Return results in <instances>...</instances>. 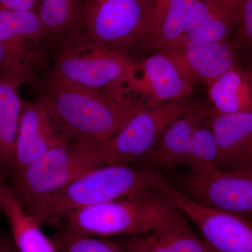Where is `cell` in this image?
I'll use <instances>...</instances> for the list:
<instances>
[{"label":"cell","instance_id":"6da1fadb","mask_svg":"<svg viewBox=\"0 0 252 252\" xmlns=\"http://www.w3.org/2000/svg\"><path fill=\"white\" fill-rule=\"evenodd\" d=\"M39 101L71 144H96L117 134L144 107L49 74Z\"/></svg>","mask_w":252,"mask_h":252},{"label":"cell","instance_id":"7a4b0ae2","mask_svg":"<svg viewBox=\"0 0 252 252\" xmlns=\"http://www.w3.org/2000/svg\"><path fill=\"white\" fill-rule=\"evenodd\" d=\"M172 187L165 176L151 167L104 165L83 174L26 212L41 225H52L59 229L63 218L75 210L149 189L168 194Z\"/></svg>","mask_w":252,"mask_h":252},{"label":"cell","instance_id":"3957f363","mask_svg":"<svg viewBox=\"0 0 252 252\" xmlns=\"http://www.w3.org/2000/svg\"><path fill=\"white\" fill-rule=\"evenodd\" d=\"M178 212L167 194L149 189L70 212L63 218L62 227L97 238L135 236L153 231Z\"/></svg>","mask_w":252,"mask_h":252},{"label":"cell","instance_id":"277c9868","mask_svg":"<svg viewBox=\"0 0 252 252\" xmlns=\"http://www.w3.org/2000/svg\"><path fill=\"white\" fill-rule=\"evenodd\" d=\"M156 3L152 0H84L80 22L70 36L133 58L149 51Z\"/></svg>","mask_w":252,"mask_h":252},{"label":"cell","instance_id":"5b68a950","mask_svg":"<svg viewBox=\"0 0 252 252\" xmlns=\"http://www.w3.org/2000/svg\"><path fill=\"white\" fill-rule=\"evenodd\" d=\"M137 61L122 52L70 36L58 44L50 74L126 102L127 83Z\"/></svg>","mask_w":252,"mask_h":252},{"label":"cell","instance_id":"8992f818","mask_svg":"<svg viewBox=\"0 0 252 252\" xmlns=\"http://www.w3.org/2000/svg\"><path fill=\"white\" fill-rule=\"evenodd\" d=\"M192 105L186 98L141 109L110 138L84 144L91 165L96 168L146 161L164 130Z\"/></svg>","mask_w":252,"mask_h":252},{"label":"cell","instance_id":"52a82bcc","mask_svg":"<svg viewBox=\"0 0 252 252\" xmlns=\"http://www.w3.org/2000/svg\"><path fill=\"white\" fill-rule=\"evenodd\" d=\"M93 169L84 146L61 144L16 173L13 189L28 211Z\"/></svg>","mask_w":252,"mask_h":252},{"label":"cell","instance_id":"ba28073f","mask_svg":"<svg viewBox=\"0 0 252 252\" xmlns=\"http://www.w3.org/2000/svg\"><path fill=\"white\" fill-rule=\"evenodd\" d=\"M168 195L176 207L195 223L214 251L252 252L251 221L194 203L173 186Z\"/></svg>","mask_w":252,"mask_h":252},{"label":"cell","instance_id":"9c48e42d","mask_svg":"<svg viewBox=\"0 0 252 252\" xmlns=\"http://www.w3.org/2000/svg\"><path fill=\"white\" fill-rule=\"evenodd\" d=\"M182 189L194 203L246 219L252 223V176L220 172L180 177Z\"/></svg>","mask_w":252,"mask_h":252},{"label":"cell","instance_id":"30bf717a","mask_svg":"<svg viewBox=\"0 0 252 252\" xmlns=\"http://www.w3.org/2000/svg\"><path fill=\"white\" fill-rule=\"evenodd\" d=\"M192 89L172 60L162 51H156L137 62L126 94L132 102L149 107L186 99Z\"/></svg>","mask_w":252,"mask_h":252},{"label":"cell","instance_id":"8fae6325","mask_svg":"<svg viewBox=\"0 0 252 252\" xmlns=\"http://www.w3.org/2000/svg\"><path fill=\"white\" fill-rule=\"evenodd\" d=\"M51 38L37 12L0 6V41L18 86L32 79L31 63L37 59L39 44Z\"/></svg>","mask_w":252,"mask_h":252},{"label":"cell","instance_id":"7c38bea8","mask_svg":"<svg viewBox=\"0 0 252 252\" xmlns=\"http://www.w3.org/2000/svg\"><path fill=\"white\" fill-rule=\"evenodd\" d=\"M162 51L192 86L199 84L209 86L239 65L238 54L230 42L180 41Z\"/></svg>","mask_w":252,"mask_h":252},{"label":"cell","instance_id":"4fadbf2b","mask_svg":"<svg viewBox=\"0 0 252 252\" xmlns=\"http://www.w3.org/2000/svg\"><path fill=\"white\" fill-rule=\"evenodd\" d=\"M66 143L70 142L39 99L24 102L15 148V172H21L49 149Z\"/></svg>","mask_w":252,"mask_h":252},{"label":"cell","instance_id":"5bb4252c","mask_svg":"<svg viewBox=\"0 0 252 252\" xmlns=\"http://www.w3.org/2000/svg\"><path fill=\"white\" fill-rule=\"evenodd\" d=\"M210 117L218 144L219 169L241 171L252 160V112L220 114L211 108Z\"/></svg>","mask_w":252,"mask_h":252},{"label":"cell","instance_id":"9a60e30c","mask_svg":"<svg viewBox=\"0 0 252 252\" xmlns=\"http://www.w3.org/2000/svg\"><path fill=\"white\" fill-rule=\"evenodd\" d=\"M122 244L125 252H216L192 230L180 210L153 231L129 236Z\"/></svg>","mask_w":252,"mask_h":252},{"label":"cell","instance_id":"2e32d148","mask_svg":"<svg viewBox=\"0 0 252 252\" xmlns=\"http://www.w3.org/2000/svg\"><path fill=\"white\" fill-rule=\"evenodd\" d=\"M236 10L220 0H195L180 41L230 42Z\"/></svg>","mask_w":252,"mask_h":252},{"label":"cell","instance_id":"e0dca14e","mask_svg":"<svg viewBox=\"0 0 252 252\" xmlns=\"http://www.w3.org/2000/svg\"><path fill=\"white\" fill-rule=\"evenodd\" d=\"M210 109L192 105L188 112L176 119L164 130L146 162L167 169L185 165L194 130L208 115Z\"/></svg>","mask_w":252,"mask_h":252},{"label":"cell","instance_id":"ac0fdd59","mask_svg":"<svg viewBox=\"0 0 252 252\" xmlns=\"http://www.w3.org/2000/svg\"><path fill=\"white\" fill-rule=\"evenodd\" d=\"M0 210L9 220L18 252H57L41 225L23 208L13 187L0 176Z\"/></svg>","mask_w":252,"mask_h":252},{"label":"cell","instance_id":"d6986e66","mask_svg":"<svg viewBox=\"0 0 252 252\" xmlns=\"http://www.w3.org/2000/svg\"><path fill=\"white\" fill-rule=\"evenodd\" d=\"M212 109L220 114L252 112V74L247 68H232L208 86Z\"/></svg>","mask_w":252,"mask_h":252},{"label":"cell","instance_id":"ffe728a7","mask_svg":"<svg viewBox=\"0 0 252 252\" xmlns=\"http://www.w3.org/2000/svg\"><path fill=\"white\" fill-rule=\"evenodd\" d=\"M195 0H158L151 26L149 51H162L180 41Z\"/></svg>","mask_w":252,"mask_h":252},{"label":"cell","instance_id":"44dd1931","mask_svg":"<svg viewBox=\"0 0 252 252\" xmlns=\"http://www.w3.org/2000/svg\"><path fill=\"white\" fill-rule=\"evenodd\" d=\"M19 86L0 74V165L14 170L15 148L23 103Z\"/></svg>","mask_w":252,"mask_h":252},{"label":"cell","instance_id":"7402d4cb","mask_svg":"<svg viewBox=\"0 0 252 252\" xmlns=\"http://www.w3.org/2000/svg\"><path fill=\"white\" fill-rule=\"evenodd\" d=\"M39 17L55 44L72 36L80 22L84 0H39Z\"/></svg>","mask_w":252,"mask_h":252},{"label":"cell","instance_id":"603a6c76","mask_svg":"<svg viewBox=\"0 0 252 252\" xmlns=\"http://www.w3.org/2000/svg\"><path fill=\"white\" fill-rule=\"evenodd\" d=\"M218 160V144L212 128L209 112L194 130L185 165L194 175H215L221 172L219 169Z\"/></svg>","mask_w":252,"mask_h":252},{"label":"cell","instance_id":"cb8c5ba5","mask_svg":"<svg viewBox=\"0 0 252 252\" xmlns=\"http://www.w3.org/2000/svg\"><path fill=\"white\" fill-rule=\"evenodd\" d=\"M59 230L55 245L63 252H125L122 243L110 239L79 234L63 227Z\"/></svg>","mask_w":252,"mask_h":252},{"label":"cell","instance_id":"d4e9b609","mask_svg":"<svg viewBox=\"0 0 252 252\" xmlns=\"http://www.w3.org/2000/svg\"><path fill=\"white\" fill-rule=\"evenodd\" d=\"M230 44L238 54H252V0H242L237 6L236 23Z\"/></svg>","mask_w":252,"mask_h":252},{"label":"cell","instance_id":"484cf974","mask_svg":"<svg viewBox=\"0 0 252 252\" xmlns=\"http://www.w3.org/2000/svg\"><path fill=\"white\" fill-rule=\"evenodd\" d=\"M39 0H0V6L14 11H32L38 13Z\"/></svg>","mask_w":252,"mask_h":252},{"label":"cell","instance_id":"4316f807","mask_svg":"<svg viewBox=\"0 0 252 252\" xmlns=\"http://www.w3.org/2000/svg\"><path fill=\"white\" fill-rule=\"evenodd\" d=\"M0 74L9 78L10 79L13 80L11 68H10L9 63H8L7 57H6L4 46H3L1 41H0Z\"/></svg>","mask_w":252,"mask_h":252},{"label":"cell","instance_id":"83f0119b","mask_svg":"<svg viewBox=\"0 0 252 252\" xmlns=\"http://www.w3.org/2000/svg\"><path fill=\"white\" fill-rule=\"evenodd\" d=\"M231 173L243 174V175L252 176V160L248 166L243 169V170H241V171L231 172Z\"/></svg>","mask_w":252,"mask_h":252},{"label":"cell","instance_id":"f1b7e54d","mask_svg":"<svg viewBox=\"0 0 252 252\" xmlns=\"http://www.w3.org/2000/svg\"><path fill=\"white\" fill-rule=\"evenodd\" d=\"M220 1H221L222 2L225 3V4L233 6V7H237L239 3H240L242 0H220Z\"/></svg>","mask_w":252,"mask_h":252},{"label":"cell","instance_id":"f546056e","mask_svg":"<svg viewBox=\"0 0 252 252\" xmlns=\"http://www.w3.org/2000/svg\"><path fill=\"white\" fill-rule=\"evenodd\" d=\"M247 69H248V70L250 71V72H251L252 74V64H250V66H249V67L247 68Z\"/></svg>","mask_w":252,"mask_h":252},{"label":"cell","instance_id":"4dcf8cb0","mask_svg":"<svg viewBox=\"0 0 252 252\" xmlns=\"http://www.w3.org/2000/svg\"><path fill=\"white\" fill-rule=\"evenodd\" d=\"M152 1H156V2H157V1H158V0H152Z\"/></svg>","mask_w":252,"mask_h":252},{"label":"cell","instance_id":"1f68e13d","mask_svg":"<svg viewBox=\"0 0 252 252\" xmlns=\"http://www.w3.org/2000/svg\"><path fill=\"white\" fill-rule=\"evenodd\" d=\"M0 252H4L2 251V250H1V249H0Z\"/></svg>","mask_w":252,"mask_h":252}]
</instances>
